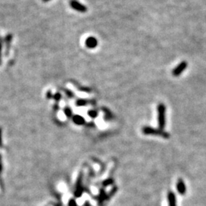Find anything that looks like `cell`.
Listing matches in <instances>:
<instances>
[{"label":"cell","instance_id":"6da1fadb","mask_svg":"<svg viewBox=\"0 0 206 206\" xmlns=\"http://www.w3.org/2000/svg\"><path fill=\"white\" fill-rule=\"evenodd\" d=\"M165 115H166V107L164 104H160L158 105V122L160 128H163L165 126Z\"/></svg>","mask_w":206,"mask_h":206},{"label":"cell","instance_id":"7a4b0ae2","mask_svg":"<svg viewBox=\"0 0 206 206\" xmlns=\"http://www.w3.org/2000/svg\"><path fill=\"white\" fill-rule=\"evenodd\" d=\"M187 66H188L187 62L182 61V62L180 63V64L178 65V66H176V68L172 70V75H173L174 76H180V75H181V74L185 71V69L187 68Z\"/></svg>","mask_w":206,"mask_h":206},{"label":"cell","instance_id":"3957f363","mask_svg":"<svg viewBox=\"0 0 206 206\" xmlns=\"http://www.w3.org/2000/svg\"><path fill=\"white\" fill-rule=\"evenodd\" d=\"M70 6H71L73 9L80 11V12H86L87 11L86 6L80 3L76 0H71L70 2Z\"/></svg>","mask_w":206,"mask_h":206},{"label":"cell","instance_id":"277c9868","mask_svg":"<svg viewBox=\"0 0 206 206\" xmlns=\"http://www.w3.org/2000/svg\"><path fill=\"white\" fill-rule=\"evenodd\" d=\"M85 44L86 47H88L89 49H93V48H96L98 45V41L94 37H89L86 38Z\"/></svg>","mask_w":206,"mask_h":206},{"label":"cell","instance_id":"5b68a950","mask_svg":"<svg viewBox=\"0 0 206 206\" xmlns=\"http://www.w3.org/2000/svg\"><path fill=\"white\" fill-rule=\"evenodd\" d=\"M12 34H8L5 38H4V42H5V44H6V53L8 54L9 53V51L10 50V47H11V41H12Z\"/></svg>","mask_w":206,"mask_h":206},{"label":"cell","instance_id":"8992f818","mask_svg":"<svg viewBox=\"0 0 206 206\" xmlns=\"http://www.w3.org/2000/svg\"><path fill=\"white\" fill-rule=\"evenodd\" d=\"M176 188H177V190L180 194H181V195H183V194H185V190H186V188H185V183H184V182L182 181V180L180 179V180H178Z\"/></svg>","mask_w":206,"mask_h":206},{"label":"cell","instance_id":"52a82bcc","mask_svg":"<svg viewBox=\"0 0 206 206\" xmlns=\"http://www.w3.org/2000/svg\"><path fill=\"white\" fill-rule=\"evenodd\" d=\"M169 202H170V206H176V198L175 195L172 192H170L168 195Z\"/></svg>","mask_w":206,"mask_h":206},{"label":"cell","instance_id":"ba28073f","mask_svg":"<svg viewBox=\"0 0 206 206\" xmlns=\"http://www.w3.org/2000/svg\"><path fill=\"white\" fill-rule=\"evenodd\" d=\"M73 121L77 125H83L85 122V120L83 117L80 115H76L73 117Z\"/></svg>","mask_w":206,"mask_h":206},{"label":"cell","instance_id":"9c48e42d","mask_svg":"<svg viewBox=\"0 0 206 206\" xmlns=\"http://www.w3.org/2000/svg\"><path fill=\"white\" fill-rule=\"evenodd\" d=\"M87 103V101L85 99H79V100L76 102V105L78 106H84Z\"/></svg>","mask_w":206,"mask_h":206},{"label":"cell","instance_id":"30bf717a","mask_svg":"<svg viewBox=\"0 0 206 206\" xmlns=\"http://www.w3.org/2000/svg\"><path fill=\"white\" fill-rule=\"evenodd\" d=\"M64 113L67 117H70L71 115H72V110L68 107H66V108H64Z\"/></svg>","mask_w":206,"mask_h":206},{"label":"cell","instance_id":"8fae6325","mask_svg":"<svg viewBox=\"0 0 206 206\" xmlns=\"http://www.w3.org/2000/svg\"><path fill=\"white\" fill-rule=\"evenodd\" d=\"M53 98H54V100L56 101V102H59V101L61 100V94L60 93H55V94L53 95Z\"/></svg>","mask_w":206,"mask_h":206},{"label":"cell","instance_id":"7c38bea8","mask_svg":"<svg viewBox=\"0 0 206 206\" xmlns=\"http://www.w3.org/2000/svg\"><path fill=\"white\" fill-rule=\"evenodd\" d=\"M88 115H89L90 117L95 118V117H96L97 112L96 111H94V110H91V111H89V112H88Z\"/></svg>","mask_w":206,"mask_h":206},{"label":"cell","instance_id":"4fadbf2b","mask_svg":"<svg viewBox=\"0 0 206 206\" xmlns=\"http://www.w3.org/2000/svg\"><path fill=\"white\" fill-rule=\"evenodd\" d=\"M65 93H66V94L67 96L73 97V92H71L70 90H68V89H65Z\"/></svg>","mask_w":206,"mask_h":206},{"label":"cell","instance_id":"5bb4252c","mask_svg":"<svg viewBox=\"0 0 206 206\" xmlns=\"http://www.w3.org/2000/svg\"><path fill=\"white\" fill-rule=\"evenodd\" d=\"M2 41L3 40L0 41V64H1V56H2Z\"/></svg>","mask_w":206,"mask_h":206},{"label":"cell","instance_id":"9a60e30c","mask_svg":"<svg viewBox=\"0 0 206 206\" xmlns=\"http://www.w3.org/2000/svg\"><path fill=\"white\" fill-rule=\"evenodd\" d=\"M47 96V98H52L53 97V95H52V93H51V91H48V92H47V96Z\"/></svg>","mask_w":206,"mask_h":206},{"label":"cell","instance_id":"2e32d148","mask_svg":"<svg viewBox=\"0 0 206 206\" xmlns=\"http://www.w3.org/2000/svg\"><path fill=\"white\" fill-rule=\"evenodd\" d=\"M2 147V129L0 128V148Z\"/></svg>","mask_w":206,"mask_h":206},{"label":"cell","instance_id":"e0dca14e","mask_svg":"<svg viewBox=\"0 0 206 206\" xmlns=\"http://www.w3.org/2000/svg\"><path fill=\"white\" fill-rule=\"evenodd\" d=\"M1 155H0V175H1V172H2V169H3V167H2V162H1Z\"/></svg>","mask_w":206,"mask_h":206},{"label":"cell","instance_id":"ac0fdd59","mask_svg":"<svg viewBox=\"0 0 206 206\" xmlns=\"http://www.w3.org/2000/svg\"><path fill=\"white\" fill-rule=\"evenodd\" d=\"M43 2H48V1H50V0H43Z\"/></svg>","mask_w":206,"mask_h":206},{"label":"cell","instance_id":"d6986e66","mask_svg":"<svg viewBox=\"0 0 206 206\" xmlns=\"http://www.w3.org/2000/svg\"><path fill=\"white\" fill-rule=\"evenodd\" d=\"M1 40H2V39H1V38H0V41H1Z\"/></svg>","mask_w":206,"mask_h":206}]
</instances>
